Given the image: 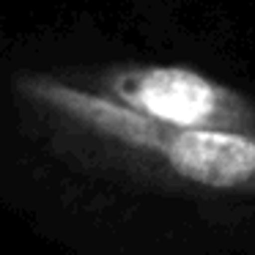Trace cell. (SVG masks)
Wrapping results in <instances>:
<instances>
[{
    "label": "cell",
    "instance_id": "6da1fadb",
    "mask_svg": "<svg viewBox=\"0 0 255 255\" xmlns=\"http://www.w3.org/2000/svg\"><path fill=\"white\" fill-rule=\"evenodd\" d=\"M14 88L69 129L107 148L148 159L184 184L214 192H255V132L165 124L105 91L55 74H19Z\"/></svg>",
    "mask_w": 255,
    "mask_h": 255
},
{
    "label": "cell",
    "instance_id": "7a4b0ae2",
    "mask_svg": "<svg viewBox=\"0 0 255 255\" xmlns=\"http://www.w3.org/2000/svg\"><path fill=\"white\" fill-rule=\"evenodd\" d=\"M102 91L156 121L198 129L255 132V102L203 72L170 63H132L102 74Z\"/></svg>",
    "mask_w": 255,
    "mask_h": 255
}]
</instances>
